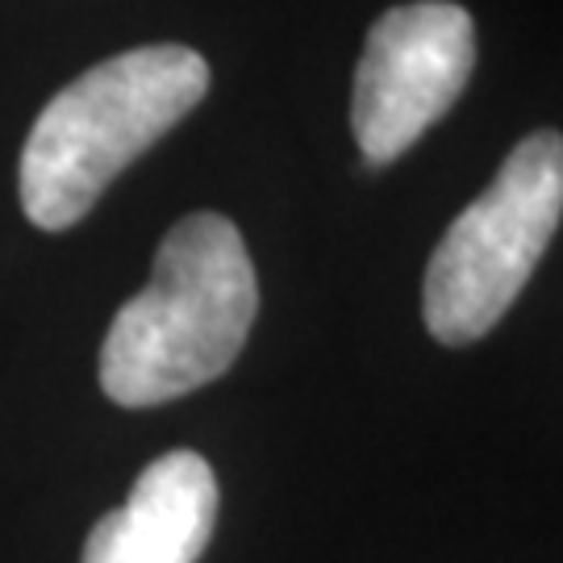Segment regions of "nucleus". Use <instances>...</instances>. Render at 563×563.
Instances as JSON below:
<instances>
[{"label": "nucleus", "mask_w": 563, "mask_h": 563, "mask_svg": "<svg viewBox=\"0 0 563 563\" xmlns=\"http://www.w3.org/2000/svg\"><path fill=\"white\" fill-rule=\"evenodd\" d=\"M260 313V280L239 225L188 213L167 230L155 272L118 309L101 346V388L125 409L176 401L230 372Z\"/></svg>", "instance_id": "nucleus-1"}, {"label": "nucleus", "mask_w": 563, "mask_h": 563, "mask_svg": "<svg viewBox=\"0 0 563 563\" xmlns=\"http://www.w3.org/2000/svg\"><path fill=\"white\" fill-rule=\"evenodd\" d=\"M209 92V63L176 42L121 51L88 67L38 113L21 151V209L42 230H67L101 201L142 151Z\"/></svg>", "instance_id": "nucleus-2"}, {"label": "nucleus", "mask_w": 563, "mask_h": 563, "mask_svg": "<svg viewBox=\"0 0 563 563\" xmlns=\"http://www.w3.org/2000/svg\"><path fill=\"white\" fill-rule=\"evenodd\" d=\"M563 218V134L534 130L451 222L426 267L422 318L443 346L484 339L509 313Z\"/></svg>", "instance_id": "nucleus-3"}, {"label": "nucleus", "mask_w": 563, "mask_h": 563, "mask_svg": "<svg viewBox=\"0 0 563 563\" xmlns=\"http://www.w3.org/2000/svg\"><path fill=\"white\" fill-rule=\"evenodd\" d=\"M476 71V21L455 0H409L388 9L355 67L351 130L363 159L384 167L405 155Z\"/></svg>", "instance_id": "nucleus-4"}, {"label": "nucleus", "mask_w": 563, "mask_h": 563, "mask_svg": "<svg viewBox=\"0 0 563 563\" xmlns=\"http://www.w3.org/2000/svg\"><path fill=\"white\" fill-rule=\"evenodd\" d=\"M218 522V476L197 451H167L121 509L104 514L80 563H197Z\"/></svg>", "instance_id": "nucleus-5"}]
</instances>
